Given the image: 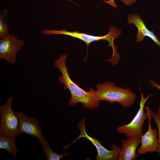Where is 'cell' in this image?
Instances as JSON below:
<instances>
[{
	"mask_svg": "<svg viewBox=\"0 0 160 160\" xmlns=\"http://www.w3.org/2000/svg\"><path fill=\"white\" fill-rule=\"evenodd\" d=\"M149 83L153 87L156 88L160 90V85L158 84L155 81L152 80H150ZM157 113L160 116V105L159 106Z\"/></svg>",
	"mask_w": 160,
	"mask_h": 160,
	"instance_id": "16",
	"label": "cell"
},
{
	"mask_svg": "<svg viewBox=\"0 0 160 160\" xmlns=\"http://www.w3.org/2000/svg\"><path fill=\"white\" fill-rule=\"evenodd\" d=\"M126 6H130L137 1V0H120Z\"/></svg>",
	"mask_w": 160,
	"mask_h": 160,
	"instance_id": "17",
	"label": "cell"
},
{
	"mask_svg": "<svg viewBox=\"0 0 160 160\" xmlns=\"http://www.w3.org/2000/svg\"><path fill=\"white\" fill-rule=\"evenodd\" d=\"M25 44L24 41L17 38L13 33L0 39V59L12 65L15 64L17 55Z\"/></svg>",
	"mask_w": 160,
	"mask_h": 160,
	"instance_id": "7",
	"label": "cell"
},
{
	"mask_svg": "<svg viewBox=\"0 0 160 160\" xmlns=\"http://www.w3.org/2000/svg\"><path fill=\"white\" fill-rule=\"evenodd\" d=\"M16 137H9L0 134V149L6 150L15 158H16L19 148L16 146Z\"/></svg>",
	"mask_w": 160,
	"mask_h": 160,
	"instance_id": "12",
	"label": "cell"
},
{
	"mask_svg": "<svg viewBox=\"0 0 160 160\" xmlns=\"http://www.w3.org/2000/svg\"><path fill=\"white\" fill-rule=\"evenodd\" d=\"M140 91L141 99L140 107L135 116L129 124L119 126L116 128L117 132L125 134L127 137L141 138L143 135L142 127L145 120L148 118L146 113L144 110L145 105L146 101L151 96V94H149L145 97L140 88Z\"/></svg>",
	"mask_w": 160,
	"mask_h": 160,
	"instance_id": "4",
	"label": "cell"
},
{
	"mask_svg": "<svg viewBox=\"0 0 160 160\" xmlns=\"http://www.w3.org/2000/svg\"><path fill=\"white\" fill-rule=\"evenodd\" d=\"M152 116L158 127L159 146L157 152L160 154V116L157 113L154 111L153 112Z\"/></svg>",
	"mask_w": 160,
	"mask_h": 160,
	"instance_id": "15",
	"label": "cell"
},
{
	"mask_svg": "<svg viewBox=\"0 0 160 160\" xmlns=\"http://www.w3.org/2000/svg\"><path fill=\"white\" fill-rule=\"evenodd\" d=\"M145 108L148 119V127L147 131L141 137V145L137 151L138 154L157 152L159 146L156 129H153L151 125L153 111L147 106H146Z\"/></svg>",
	"mask_w": 160,
	"mask_h": 160,
	"instance_id": "8",
	"label": "cell"
},
{
	"mask_svg": "<svg viewBox=\"0 0 160 160\" xmlns=\"http://www.w3.org/2000/svg\"><path fill=\"white\" fill-rule=\"evenodd\" d=\"M105 2L111 5L114 7H117V5L114 2V0H109L106 1Z\"/></svg>",
	"mask_w": 160,
	"mask_h": 160,
	"instance_id": "18",
	"label": "cell"
},
{
	"mask_svg": "<svg viewBox=\"0 0 160 160\" xmlns=\"http://www.w3.org/2000/svg\"><path fill=\"white\" fill-rule=\"evenodd\" d=\"M85 119H84L78 124V128L81 132L79 136L73 142L68 145L64 146V150L66 149L73 143L81 137H85L90 141L95 146L97 151L96 157L97 160H118L119 153L121 147L115 144L112 145V149L109 150L106 149L101 144V142L98 141L96 138H93L89 136L87 133L85 126Z\"/></svg>",
	"mask_w": 160,
	"mask_h": 160,
	"instance_id": "5",
	"label": "cell"
},
{
	"mask_svg": "<svg viewBox=\"0 0 160 160\" xmlns=\"http://www.w3.org/2000/svg\"><path fill=\"white\" fill-rule=\"evenodd\" d=\"M68 54L62 55L55 62V66L60 71L62 75L58 78L59 82L64 85L63 89H68L71 92V97L69 104L73 106L78 103L82 104L83 107L89 109L97 108L99 105V101L96 97L94 89H89L87 91L79 87L71 79L66 65Z\"/></svg>",
	"mask_w": 160,
	"mask_h": 160,
	"instance_id": "1",
	"label": "cell"
},
{
	"mask_svg": "<svg viewBox=\"0 0 160 160\" xmlns=\"http://www.w3.org/2000/svg\"><path fill=\"white\" fill-rule=\"evenodd\" d=\"M14 112L18 118L19 128L22 133L36 138L41 143L42 148L49 145V142L44 137L36 118L28 116L22 111Z\"/></svg>",
	"mask_w": 160,
	"mask_h": 160,
	"instance_id": "6",
	"label": "cell"
},
{
	"mask_svg": "<svg viewBox=\"0 0 160 160\" xmlns=\"http://www.w3.org/2000/svg\"><path fill=\"white\" fill-rule=\"evenodd\" d=\"M127 137L126 139L121 140L122 146L119 154L118 160H135L139 156V154L136 153V150L138 146L141 143V138Z\"/></svg>",
	"mask_w": 160,
	"mask_h": 160,
	"instance_id": "11",
	"label": "cell"
},
{
	"mask_svg": "<svg viewBox=\"0 0 160 160\" xmlns=\"http://www.w3.org/2000/svg\"><path fill=\"white\" fill-rule=\"evenodd\" d=\"M67 0V1H71L70 0Z\"/></svg>",
	"mask_w": 160,
	"mask_h": 160,
	"instance_id": "19",
	"label": "cell"
},
{
	"mask_svg": "<svg viewBox=\"0 0 160 160\" xmlns=\"http://www.w3.org/2000/svg\"><path fill=\"white\" fill-rule=\"evenodd\" d=\"M8 10L5 9L0 12V39L9 35V30L7 23L8 20Z\"/></svg>",
	"mask_w": 160,
	"mask_h": 160,
	"instance_id": "13",
	"label": "cell"
},
{
	"mask_svg": "<svg viewBox=\"0 0 160 160\" xmlns=\"http://www.w3.org/2000/svg\"><path fill=\"white\" fill-rule=\"evenodd\" d=\"M96 87L95 93L99 101L117 102L125 108H129L133 104L136 100V94L131 89L116 86L111 82L98 84Z\"/></svg>",
	"mask_w": 160,
	"mask_h": 160,
	"instance_id": "2",
	"label": "cell"
},
{
	"mask_svg": "<svg viewBox=\"0 0 160 160\" xmlns=\"http://www.w3.org/2000/svg\"><path fill=\"white\" fill-rule=\"evenodd\" d=\"M41 33L47 35L63 34L69 36L78 38L84 42L88 47L91 42L101 40H107L109 43H111L113 41L114 36L113 32L110 31L106 35L101 36H93L76 31L71 32L66 31V29L61 30L45 29L42 30Z\"/></svg>",
	"mask_w": 160,
	"mask_h": 160,
	"instance_id": "9",
	"label": "cell"
},
{
	"mask_svg": "<svg viewBox=\"0 0 160 160\" xmlns=\"http://www.w3.org/2000/svg\"><path fill=\"white\" fill-rule=\"evenodd\" d=\"M14 100L13 97H9L4 104L0 105V134L16 137L22 133L19 128L18 118L12 109Z\"/></svg>",
	"mask_w": 160,
	"mask_h": 160,
	"instance_id": "3",
	"label": "cell"
},
{
	"mask_svg": "<svg viewBox=\"0 0 160 160\" xmlns=\"http://www.w3.org/2000/svg\"><path fill=\"white\" fill-rule=\"evenodd\" d=\"M43 153L47 160H59L63 157L72 154L66 151L62 154H58L54 152L49 145L42 148Z\"/></svg>",
	"mask_w": 160,
	"mask_h": 160,
	"instance_id": "14",
	"label": "cell"
},
{
	"mask_svg": "<svg viewBox=\"0 0 160 160\" xmlns=\"http://www.w3.org/2000/svg\"><path fill=\"white\" fill-rule=\"evenodd\" d=\"M128 23L129 24H133L137 27L138 32L137 35L136 41L141 42L145 37L151 38L156 44L160 47V41L154 33L153 31L149 30L146 26L143 21L140 17L136 13H129L127 17Z\"/></svg>",
	"mask_w": 160,
	"mask_h": 160,
	"instance_id": "10",
	"label": "cell"
}]
</instances>
